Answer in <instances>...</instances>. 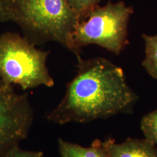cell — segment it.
Returning a JSON list of instances; mask_svg holds the SVG:
<instances>
[{
	"instance_id": "cell-1",
	"label": "cell",
	"mask_w": 157,
	"mask_h": 157,
	"mask_svg": "<svg viewBox=\"0 0 157 157\" xmlns=\"http://www.w3.org/2000/svg\"><path fill=\"white\" fill-rule=\"evenodd\" d=\"M78 72L67 85L62 100L46 115L58 124H85L118 114H131L139 96L123 69L107 58H77Z\"/></svg>"
},
{
	"instance_id": "cell-2",
	"label": "cell",
	"mask_w": 157,
	"mask_h": 157,
	"mask_svg": "<svg viewBox=\"0 0 157 157\" xmlns=\"http://www.w3.org/2000/svg\"><path fill=\"white\" fill-rule=\"evenodd\" d=\"M7 4L10 21L19 26L30 43L56 42L80 56L72 39L78 18L67 0H7Z\"/></svg>"
},
{
	"instance_id": "cell-3",
	"label": "cell",
	"mask_w": 157,
	"mask_h": 157,
	"mask_svg": "<svg viewBox=\"0 0 157 157\" xmlns=\"http://www.w3.org/2000/svg\"><path fill=\"white\" fill-rule=\"evenodd\" d=\"M133 12L132 7L124 1H109L79 19L72 34L78 55L82 47L93 44L120 54L129 44L128 25Z\"/></svg>"
},
{
	"instance_id": "cell-4",
	"label": "cell",
	"mask_w": 157,
	"mask_h": 157,
	"mask_svg": "<svg viewBox=\"0 0 157 157\" xmlns=\"http://www.w3.org/2000/svg\"><path fill=\"white\" fill-rule=\"evenodd\" d=\"M49 55L19 34L4 33L0 35V79L23 90L51 87L54 80L47 67Z\"/></svg>"
},
{
	"instance_id": "cell-5",
	"label": "cell",
	"mask_w": 157,
	"mask_h": 157,
	"mask_svg": "<svg viewBox=\"0 0 157 157\" xmlns=\"http://www.w3.org/2000/svg\"><path fill=\"white\" fill-rule=\"evenodd\" d=\"M33 122L28 94L0 79V157L28 137Z\"/></svg>"
},
{
	"instance_id": "cell-6",
	"label": "cell",
	"mask_w": 157,
	"mask_h": 157,
	"mask_svg": "<svg viewBox=\"0 0 157 157\" xmlns=\"http://www.w3.org/2000/svg\"><path fill=\"white\" fill-rule=\"evenodd\" d=\"M103 142L109 157H157V147L145 139L128 138L116 143L109 138Z\"/></svg>"
},
{
	"instance_id": "cell-7",
	"label": "cell",
	"mask_w": 157,
	"mask_h": 157,
	"mask_svg": "<svg viewBox=\"0 0 157 157\" xmlns=\"http://www.w3.org/2000/svg\"><path fill=\"white\" fill-rule=\"evenodd\" d=\"M58 150L61 157H109L103 142L94 141L90 147H85L59 139Z\"/></svg>"
},
{
	"instance_id": "cell-8",
	"label": "cell",
	"mask_w": 157,
	"mask_h": 157,
	"mask_svg": "<svg viewBox=\"0 0 157 157\" xmlns=\"http://www.w3.org/2000/svg\"><path fill=\"white\" fill-rule=\"evenodd\" d=\"M142 37L145 46L143 67L150 76L157 80V34L150 35L144 33Z\"/></svg>"
},
{
	"instance_id": "cell-9",
	"label": "cell",
	"mask_w": 157,
	"mask_h": 157,
	"mask_svg": "<svg viewBox=\"0 0 157 157\" xmlns=\"http://www.w3.org/2000/svg\"><path fill=\"white\" fill-rule=\"evenodd\" d=\"M140 129L144 139L157 147V109L143 117Z\"/></svg>"
},
{
	"instance_id": "cell-10",
	"label": "cell",
	"mask_w": 157,
	"mask_h": 157,
	"mask_svg": "<svg viewBox=\"0 0 157 157\" xmlns=\"http://www.w3.org/2000/svg\"><path fill=\"white\" fill-rule=\"evenodd\" d=\"M67 4L78 20L93 10L102 0H67Z\"/></svg>"
},
{
	"instance_id": "cell-11",
	"label": "cell",
	"mask_w": 157,
	"mask_h": 157,
	"mask_svg": "<svg viewBox=\"0 0 157 157\" xmlns=\"http://www.w3.org/2000/svg\"><path fill=\"white\" fill-rule=\"evenodd\" d=\"M0 157H44L41 151L23 150L19 146H15Z\"/></svg>"
},
{
	"instance_id": "cell-12",
	"label": "cell",
	"mask_w": 157,
	"mask_h": 157,
	"mask_svg": "<svg viewBox=\"0 0 157 157\" xmlns=\"http://www.w3.org/2000/svg\"><path fill=\"white\" fill-rule=\"evenodd\" d=\"M10 21L7 0H0V23Z\"/></svg>"
}]
</instances>
